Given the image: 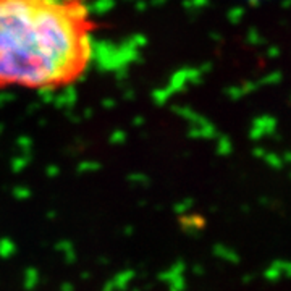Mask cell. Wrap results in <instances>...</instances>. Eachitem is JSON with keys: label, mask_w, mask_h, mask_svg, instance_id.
Listing matches in <instances>:
<instances>
[{"label": "cell", "mask_w": 291, "mask_h": 291, "mask_svg": "<svg viewBox=\"0 0 291 291\" xmlns=\"http://www.w3.org/2000/svg\"><path fill=\"white\" fill-rule=\"evenodd\" d=\"M99 25L83 0H0V89H58L87 73Z\"/></svg>", "instance_id": "6da1fadb"}, {"label": "cell", "mask_w": 291, "mask_h": 291, "mask_svg": "<svg viewBox=\"0 0 291 291\" xmlns=\"http://www.w3.org/2000/svg\"><path fill=\"white\" fill-rule=\"evenodd\" d=\"M264 277L267 282L277 283L283 278H291V260L288 259H277L267 267L264 272Z\"/></svg>", "instance_id": "7a4b0ae2"}]
</instances>
